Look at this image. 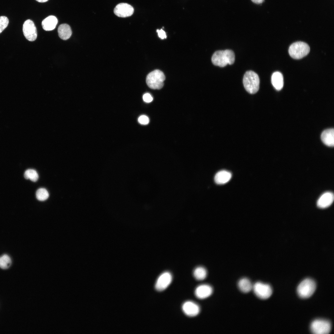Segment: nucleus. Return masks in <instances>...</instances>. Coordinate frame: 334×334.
<instances>
[{
  "label": "nucleus",
  "instance_id": "nucleus-25",
  "mask_svg": "<svg viewBox=\"0 0 334 334\" xmlns=\"http://www.w3.org/2000/svg\"><path fill=\"white\" fill-rule=\"evenodd\" d=\"M138 121L141 124L146 125L149 123V120L148 117L147 116L142 115L138 118Z\"/></svg>",
  "mask_w": 334,
  "mask_h": 334
},
{
  "label": "nucleus",
  "instance_id": "nucleus-23",
  "mask_svg": "<svg viewBox=\"0 0 334 334\" xmlns=\"http://www.w3.org/2000/svg\"><path fill=\"white\" fill-rule=\"evenodd\" d=\"M36 196L37 199L40 201H43L47 199L49 196V193L45 188L38 189L36 192Z\"/></svg>",
  "mask_w": 334,
  "mask_h": 334
},
{
  "label": "nucleus",
  "instance_id": "nucleus-18",
  "mask_svg": "<svg viewBox=\"0 0 334 334\" xmlns=\"http://www.w3.org/2000/svg\"><path fill=\"white\" fill-rule=\"evenodd\" d=\"M59 37L62 39L66 40L70 38L72 34V31L70 26L68 24H61L58 28Z\"/></svg>",
  "mask_w": 334,
  "mask_h": 334
},
{
  "label": "nucleus",
  "instance_id": "nucleus-8",
  "mask_svg": "<svg viewBox=\"0 0 334 334\" xmlns=\"http://www.w3.org/2000/svg\"><path fill=\"white\" fill-rule=\"evenodd\" d=\"M24 35L26 39L31 41H34L37 36V30L33 22L27 19L24 23L23 26Z\"/></svg>",
  "mask_w": 334,
  "mask_h": 334
},
{
  "label": "nucleus",
  "instance_id": "nucleus-28",
  "mask_svg": "<svg viewBox=\"0 0 334 334\" xmlns=\"http://www.w3.org/2000/svg\"><path fill=\"white\" fill-rule=\"evenodd\" d=\"M254 3L256 4H260L262 3L264 0H251Z\"/></svg>",
  "mask_w": 334,
  "mask_h": 334
},
{
  "label": "nucleus",
  "instance_id": "nucleus-10",
  "mask_svg": "<svg viewBox=\"0 0 334 334\" xmlns=\"http://www.w3.org/2000/svg\"><path fill=\"white\" fill-rule=\"evenodd\" d=\"M172 276L168 272H165L162 273L158 278L155 288L158 291H162L166 289L171 283Z\"/></svg>",
  "mask_w": 334,
  "mask_h": 334
},
{
  "label": "nucleus",
  "instance_id": "nucleus-6",
  "mask_svg": "<svg viewBox=\"0 0 334 334\" xmlns=\"http://www.w3.org/2000/svg\"><path fill=\"white\" fill-rule=\"evenodd\" d=\"M310 329L311 332L314 334H327L331 331V325L328 321L316 319L311 323Z\"/></svg>",
  "mask_w": 334,
  "mask_h": 334
},
{
  "label": "nucleus",
  "instance_id": "nucleus-29",
  "mask_svg": "<svg viewBox=\"0 0 334 334\" xmlns=\"http://www.w3.org/2000/svg\"><path fill=\"white\" fill-rule=\"evenodd\" d=\"M36 1L40 2H44L47 1L48 0H36Z\"/></svg>",
  "mask_w": 334,
  "mask_h": 334
},
{
  "label": "nucleus",
  "instance_id": "nucleus-20",
  "mask_svg": "<svg viewBox=\"0 0 334 334\" xmlns=\"http://www.w3.org/2000/svg\"><path fill=\"white\" fill-rule=\"evenodd\" d=\"M193 274L194 276L197 280H202L206 277L207 271L204 267H198L194 270Z\"/></svg>",
  "mask_w": 334,
  "mask_h": 334
},
{
  "label": "nucleus",
  "instance_id": "nucleus-26",
  "mask_svg": "<svg viewBox=\"0 0 334 334\" xmlns=\"http://www.w3.org/2000/svg\"><path fill=\"white\" fill-rule=\"evenodd\" d=\"M143 101L146 103H150L152 102L153 98L152 95L148 93L144 94L143 96Z\"/></svg>",
  "mask_w": 334,
  "mask_h": 334
},
{
  "label": "nucleus",
  "instance_id": "nucleus-12",
  "mask_svg": "<svg viewBox=\"0 0 334 334\" xmlns=\"http://www.w3.org/2000/svg\"><path fill=\"white\" fill-rule=\"evenodd\" d=\"M334 200V195L331 192H326L323 194L317 202V205L320 208H327L331 205Z\"/></svg>",
  "mask_w": 334,
  "mask_h": 334
},
{
  "label": "nucleus",
  "instance_id": "nucleus-2",
  "mask_svg": "<svg viewBox=\"0 0 334 334\" xmlns=\"http://www.w3.org/2000/svg\"><path fill=\"white\" fill-rule=\"evenodd\" d=\"M243 85L246 90L249 93L254 94L259 90V79L255 72L249 71L245 74L243 79Z\"/></svg>",
  "mask_w": 334,
  "mask_h": 334
},
{
  "label": "nucleus",
  "instance_id": "nucleus-7",
  "mask_svg": "<svg viewBox=\"0 0 334 334\" xmlns=\"http://www.w3.org/2000/svg\"><path fill=\"white\" fill-rule=\"evenodd\" d=\"M252 289L255 295L262 299L268 298L272 293V289L269 285L260 282H257L253 285Z\"/></svg>",
  "mask_w": 334,
  "mask_h": 334
},
{
  "label": "nucleus",
  "instance_id": "nucleus-5",
  "mask_svg": "<svg viewBox=\"0 0 334 334\" xmlns=\"http://www.w3.org/2000/svg\"><path fill=\"white\" fill-rule=\"evenodd\" d=\"M316 288L315 282L312 279L306 278L302 281L298 285L297 292L302 298L310 297L314 293Z\"/></svg>",
  "mask_w": 334,
  "mask_h": 334
},
{
  "label": "nucleus",
  "instance_id": "nucleus-27",
  "mask_svg": "<svg viewBox=\"0 0 334 334\" xmlns=\"http://www.w3.org/2000/svg\"><path fill=\"white\" fill-rule=\"evenodd\" d=\"M156 32L159 37L162 39L166 38L167 36L165 32L162 29H157Z\"/></svg>",
  "mask_w": 334,
  "mask_h": 334
},
{
  "label": "nucleus",
  "instance_id": "nucleus-11",
  "mask_svg": "<svg viewBox=\"0 0 334 334\" xmlns=\"http://www.w3.org/2000/svg\"><path fill=\"white\" fill-rule=\"evenodd\" d=\"M182 309L185 314L190 317L197 315L200 311L198 305L191 301L185 302L182 305Z\"/></svg>",
  "mask_w": 334,
  "mask_h": 334
},
{
  "label": "nucleus",
  "instance_id": "nucleus-21",
  "mask_svg": "<svg viewBox=\"0 0 334 334\" xmlns=\"http://www.w3.org/2000/svg\"><path fill=\"white\" fill-rule=\"evenodd\" d=\"M11 263V259L8 255L5 254L0 257V268L7 269L10 266Z\"/></svg>",
  "mask_w": 334,
  "mask_h": 334
},
{
  "label": "nucleus",
  "instance_id": "nucleus-17",
  "mask_svg": "<svg viewBox=\"0 0 334 334\" xmlns=\"http://www.w3.org/2000/svg\"><path fill=\"white\" fill-rule=\"evenodd\" d=\"M271 82L276 90H280L283 88L284 85L283 77L282 74L278 71L273 73L271 77Z\"/></svg>",
  "mask_w": 334,
  "mask_h": 334
},
{
  "label": "nucleus",
  "instance_id": "nucleus-4",
  "mask_svg": "<svg viewBox=\"0 0 334 334\" xmlns=\"http://www.w3.org/2000/svg\"><path fill=\"white\" fill-rule=\"evenodd\" d=\"M310 51V47L307 44L302 41H298L290 45L289 53L293 58L300 59L307 55Z\"/></svg>",
  "mask_w": 334,
  "mask_h": 334
},
{
  "label": "nucleus",
  "instance_id": "nucleus-19",
  "mask_svg": "<svg viewBox=\"0 0 334 334\" xmlns=\"http://www.w3.org/2000/svg\"><path fill=\"white\" fill-rule=\"evenodd\" d=\"M238 287L242 292L248 293L252 289L253 285L249 279L244 278L238 281Z\"/></svg>",
  "mask_w": 334,
  "mask_h": 334
},
{
  "label": "nucleus",
  "instance_id": "nucleus-24",
  "mask_svg": "<svg viewBox=\"0 0 334 334\" xmlns=\"http://www.w3.org/2000/svg\"><path fill=\"white\" fill-rule=\"evenodd\" d=\"M8 23L9 20L6 17L0 16V33L6 28Z\"/></svg>",
  "mask_w": 334,
  "mask_h": 334
},
{
  "label": "nucleus",
  "instance_id": "nucleus-9",
  "mask_svg": "<svg viewBox=\"0 0 334 334\" xmlns=\"http://www.w3.org/2000/svg\"><path fill=\"white\" fill-rule=\"evenodd\" d=\"M134 9L131 5L122 3L118 4L114 9V12L116 15L121 17H126L131 15L133 13Z\"/></svg>",
  "mask_w": 334,
  "mask_h": 334
},
{
  "label": "nucleus",
  "instance_id": "nucleus-15",
  "mask_svg": "<svg viewBox=\"0 0 334 334\" xmlns=\"http://www.w3.org/2000/svg\"><path fill=\"white\" fill-rule=\"evenodd\" d=\"M232 174L230 172L225 170L219 171L215 175L214 180L218 184H222L228 182L231 179Z\"/></svg>",
  "mask_w": 334,
  "mask_h": 334
},
{
  "label": "nucleus",
  "instance_id": "nucleus-14",
  "mask_svg": "<svg viewBox=\"0 0 334 334\" xmlns=\"http://www.w3.org/2000/svg\"><path fill=\"white\" fill-rule=\"evenodd\" d=\"M321 138L323 143L329 147L334 145V130L333 128L328 129L322 133Z\"/></svg>",
  "mask_w": 334,
  "mask_h": 334
},
{
  "label": "nucleus",
  "instance_id": "nucleus-1",
  "mask_svg": "<svg viewBox=\"0 0 334 334\" xmlns=\"http://www.w3.org/2000/svg\"><path fill=\"white\" fill-rule=\"evenodd\" d=\"M235 59L233 52L230 49L218 50L216 51L212 57V62L215 65L221 67L225 66L228 64H233Z\"/></svg>",
  "mask_w": 334,
  "mask_h": 334
},
{
  "label": "nucleus",
  "instance_id": "nucleus-13",
  "mask_svg": "<svg viewBox=\"0 0 334 334\" xmlns=\"http://www.w3.org/2000/svg\"><path fill=\"white\" fill-rule=\"evenodd\" d=\"M212 292V288L210 286L205 284L198 286L195 289V293L197 298L203 299L210 296Z\"/></svg>",
  "mask_w": 334,
  "mask_h": 334
},
{
  "label": "nucleus",
  "instance_id": "nucleus-16",
  "mask_svg": "<svg viewBox=\"0 0 334 334\" xmlns=\"http://www.w3.org/2000/svg\"><path fill=\"white\" fill-rule=\"evenodd\" d=\"M58 22V19L55 16L50 15L42 21V26L44 30L51 31L55 28Z\"/></svg>",
  "mask_w": 334,
  "mask_h": 334
},
{
  "label": "nucleus",
  "instance_id": "nucleus-22",
  "mask_svg": "<svg viewBox=\"0 0 334 334\" xmlns=\"http://www.w3.org/2000/svg\"><path fill=\"white\" fill-rule=\"evenodd\" d=\"M25 178L29 179L31 181L35 182L38 178V175L36 171L33 169H28L26 170L24 174Z\"/></svg>",
  "mask_w": 334,
  "mask_h": 334
},
{
  "label": "nucleus",
  "instance_id": "nucleus-3",
  "mask_svg": "<svg viewBox=\"0 0 334 334\" xmlns=\"http://www.w3.org/2000/svg\"><path fill=\"white\" fill-rule=\"evenodd\" d=\"M165 76L159 70H155L149 73L146 78V82L149 87L154 89H159L164 85Z\"/></svg>",
  "mask_w": 334,
  "mask_h": 334
}]
</instances>
